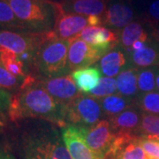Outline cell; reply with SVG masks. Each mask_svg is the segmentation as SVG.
Segmentation results:
<instances>
[{
	"instance_id": "1",
	"label": "cell",
	"mask_w": 159,
	"mask_h": 159,
	"mask_svg": "<svg viewBox=\"0 0 159 159\" xmlns=\"http://www.w3.org/2000/svg\"><path fill=\"white\" fill-rule=\"evenodd\" d=\"M64 104L55 100L37 83L33 75H29L20 90L12 94L9 110V120L19 122L25 119H40L66 126L63 119Z\"/></svg>"
},
{
	"instance_id": "2",
	"label": "cell",
	"mask_w": 159,
	"mask_h": 159,
	"mask_svg": "<svg viewBox=\"0 0 159 159\" xmlns=\"http://www.w3.org/2000/svg\"><path fill=\"white\" fill-rule=\"evenodd\" d=\"M28 122L19 131L16 150L20 159H72L57 125Z\"/></svg>"
},
{
	"instance_id": "3",
	"label": "cell",
	"mask_w": 159,
	"mask_h": 159,
	"mask_svg": "<svg viewBox=\"0 0 159 159\" xmlns=\"http://www.w3.org/2000/svg\"><path fill=\"white\" fill-rule=\"evenodd\" d=\"M71 41L57 38L51 31L38 46L29 75L35 78H55L65 76L70 68L68 50Z\"/></svg>"
},
{
	"instance_id": "4",
	"label": "cell",
	"mask_w": 159,
	"mask_h": 159,
	"mask_svg": "<svg viewBox=\"0 0 159 159\" xmlns=\"http://www.w3.org/2000/svg\"><path fill=\"white\" fill-rule=\"evenodd\" d=\"M28 33L53 31L62 11L60 3L53 0H6Z\"/></svg>"
},
{
	"instance_id": "5",
	"label": "cell",
	"mask_w": 159,
	"mask_h": 159,
	"mask_svg": "<svg viewBox=\"0 0 159 159\" xmlns=\"http://www.w3.org/2000/svg\"><path fill=\"white\" fill-rule=\"evenodd\" d=\"M46 34L47 33H20L0 29V47L16 53L24 63L29 75L35 51Z\"/></svg>"
},
{
	"instance_id": "6",
	"label": "cell",
	"mask_w": 159,
	"mask_h": 159,
	"mask_svg": "<svg viewBox=\"0 0 159 159\" xmlns=\"http://www.w3.org/2000/svg\"><path fill=\"white\" fill-rule=\"evenodd\" d=\"M100 102L90 96H82L64 104L63 119L65 125L90 127L96 125L102 116Z\"/></svg>"
},
{
	"instance_id": "7",
	"label": "cell",
	"mask_w": 159,
	"mask_h": 159,
	"mask_svg": "<svg viewBox=\"0 0 159 159\" xmlns=\"http://www.w3.org/2000/svg\"><path fill=\"white\" fill-rule=\"evenodd\" d=\"M87 127L66 125L61 130L63 141L72 159H102L91 150L85 139Z\"/></svg>"
},
{
	"instance_id": "8",
	"label": "cell",
	"mask_w": 159,
	"mask_h": 159,
	"mask_svg": "<svg viewBox=\"0 0 159 159\" xmlns=\"http://www.w3.org/2000/svg\"><path fill=\"white\" fill-rule=\"evenodd\" d=\"M35 80L51 97L62 104L72 102L81 95L71 75L55 78H35Z\"/></svg>"
},
{
	"instance_id": "9",
	"label": "cell",
	"mask_w": 159,
	"mask_h": 159,
	"mask_svg": "<svg viewBox=\"0 0 159 159\" xmlns=\"http://www.w3.org/2000/svg\"><path fill=\"white\" fill-rule=\"evenodd\" d=\"M115 134L111 129L110 122L102 119L96 125L87 127L85 134L86 142L93 152L104 159L114 141Z\"/></svg>"
},
{
	"instance_id": "10",
	"label": "cell",
	"mask_w": 159,
	"mask_h": 159,
	"mask_svg": "<svg viewBox=\"0 0 159 159\" xmlns=\"http://www.w3.org/2000/svg\"><path fill=\"white\" fill-rule=\"evenodd\" d=\"M104 55L83 40L77 38L71 41L68 50V65L70 71L89 67Z\"/></svg>"
},
{
	"instance_id": "11",
	"label": "cell",
	"mask_w": 159,
	"mask_h": 159,
	"mask_svg": "<svg viewBox=\"0 0 159 159\" xmlns=\"http://www.w3.org/2000/svg\"><path fill=\"white\" fill-rule=\"evenodd\" d=\"M138 138L133 135H115L104 159H149Z\"/></svg>"
},
{
	"instance_id": "12",
	"label": "cell",
	"mask_w": 159,
	"mask_h": 159,
	"mask_svg": "<svg viewBox=\"0 0 159 159\" xmlns=\"http://www.w3.org/2000/svg\"><path fill=\"white\" fill-rule=\"evenodd\" d=\"M88 26H89L88 16L66 13L61 11L57 18L53 33L58 39L73 41L77 39Z\"/></svg>"
},
{
	"instance_id": "13",
	"label": "cell",
	"mask_w": 159,
	"mask_h": 159,
	"mask_svg": "<svg viewBox=\"0 0 159 159\" xmlns=\"http://www.w3.org/2000/svg\"><path fill=\"white\" fill-rule=\"evenodd\" d=\"M78 38L83 40L103 55L108 51H112L119 42V35L116 32L101 26H88L82 30Z\"/></svg>"
},
{
	"instance_id": "14",
	"label": "cell",
	"mask_w": 159,
	"mask_h": 159,
	"mask_svg": "<svg viewBox=\"0 0 159 159\" xmlns=\"http://www.w3.org/2000/svg\"><path fill=\"white\" fill-rule=\"evenodd\" d=\"M142 111L135 106L109 119L111 129L115 135H133L138 137L142 119Z\"/></svg>"
},
{
	"instance_id": "15",
	"label": "cell",
	"mask_w": 159,
	"mask_h": 159,
	"mask_svg": "<svg viewBox=\"0 0 159 159\" xmlns=\"http://www.w3.org/2000/svg\"><path fill=\"white\" fill-rule=\"evenodd\" d=\"M134 11L131 6L122 1L109 4L102 14V24L113 29H124L134 20Z\"/></svg>"
},
{
	"instance_id": "16",
	"label": "cell",
	"mask_w": 159,
	"mask_h": 159,
	"mask_svg": "<svg viewBox=\"0 0 159 159\" xmlns=\"http://www.w3.org/2000/svg\"><path fill=\"white\" fill-rule=\"evenodd\" d=\"M109 0H65L60 3L63 12L83 16H102Z\"/></svg>"
},
{
	"instance_id": "17",
	"label": "cell",
	"mask_w": 159,
	"mask_h": 159,
	"mask_svg": "<svg viewBox=\"0 0 159 159\" xmlns=\"http://www.w3.org/2000/svg\"><path fill=\"white\" fill-rule=\"evenodd\" d=\"M80 93L89 94L97 87L102 79V73L98 67H85L74 70L71 74Z\"/></svg>"
},
{
	"instance_id": "18",
	"label": "cell",
	"mask_w": 159,
	"mask_h": 159,
	"mask_svg": "<svg viewBox=\"0 0 159 159\" xmlns=\"http://www.w3.org/2000/svg\"><path fill=\"white\" fill-rule=\"evenodd\" d=\"M138 71L139 70L135 67H129L122 70L118 74L116 81L118 91L121 96L136 99L135 97L140 95L137 81Z\"/></svg>"
},
{
	"instance_id": "19",
	"label": "cell",
	"mask_w": 159,
	"mask_h": 159,
	"mask_svg": "<svg viewBox=\"0 0 159 159\" xmlns=\"http://www.w3.org/2000/svg\"><path fill=\"white\" fill-rule=\"evenodd\" d=\"M132 64L136 67H150L159 66V46L148 41L146 46L137 51L129 53Z\"/></svg>"
},
{
	"instance_id": "20",
	"label": "cell",
	"mask_w": 159,
	"mask_h": 159,
	"mask_svg": "<svg viewBox=\"0 0 159 159\" xmlns=\"http://www.w3.org/2000/svg\"><path fill=\"white\" fill-rule=\"evenodd\" d=\"M135 100L136 99L128 98L121 95H111L100 98L98 101L100 102L102 113L111 119L135 105Z\"/></svg>"
},
{
	"instance_id": "21",
	"label": "cell",
	"mask_w": 159,
	"mask_h": 159,
	"mask_svg": "<svg viewBox=\"0 0 159 159\" xmlns=\"http://www.w3.org/2000/svg\"><path fill=\"white\" fill-rule=\"evenodd\" d=\"M120 43L122 47L128 53L131 47L137 41L148 42V33L145 31L141 23L137 21H132L130 24L125 26L120 33Z\"/></svg>"
},
{
	"instance_id": "22",
	"label": "cell",
	"mask_w": 159,
	"mask_h": 159,
	"mask_svg": "<svg viewBox=\"0 0 159 159\" xmlns=\"http://www.w3.org/2000/svg\"><path fill=\"white\" fill-rule=\"evenodd\" d=\"M0 64L18 78L26 79L29 76L24 63L17 54L2 47H0Z\"/></svg>"
},
{
	"instance_id": "23",
	"label": "cell",
	"mask_w": 159,
	"mask_h": 159,
	"mask_svg": "<svg viewBox=\"0 0 159 159\" xmlns=\"http://www.w3.org/2000/svg\"><path fill=\"white\" fill-rule=\"evenodd\" d=\"M125 65V57L122 51L112 50L107 52L100 60L102 74L107 77H113L119 74L120 69Z\"/></svg>"
},
{
	"instance_id": "24",
	"label": "cell",
	"mask_w": 159,
	"mask_h": 159,
	"mask_svg": "<svg viewBox=\"0 0 159 159\" xmlns=\"http://www.w3.org/2000/svg\"><path fill=\"white\" fill-rule=\"evenodd\" d=\"M0 29L28 33L6 0H0Z\"/></svg>"
},
{
	"instance_id": "25",
	"label": "cell",
	"mask_w": 159,
	"mask_h": 159,
	"mask_svg": "<svg viewBox=\"0 0 159 159\" xmlns=\"http://www.w3.org/2000/svg\"><path fill=\"white\" fill-rule=\"evenodd\" d=\"M138 137L159 140V115L142 112Z\"/></svg>"
},
{
	"instance_id": "26",
	"label": "cell",
	"mask_w": 159,
	"mask_h": 159,
	"mask_svg": "<svg viewBox=\"0 0 159 159\" xmlns=\"http://www.w3.org/2000/svg\"><path fill=\"white\" fill-rule=\"evenodd\" d=\"M135 106L142 112L159 115V93L152 91L140 94L135 100Z\"/></svg>"
},
{
	"instance_id": "27",
	"label": "cell",
	"mask_w": 159,
	"mask_h": 159,
	"mask_svg": "<svg viewBox=\"0 0 159 159\" xmlns=\"http://www.w3.org/2000/svg\"><path fill=\"white\" fill-rule=\"evenodd\" d=\"M118 91L117 81L112 77H103L100 80L99 84L89 93V96L97 99L103 98L113 95Z\"/></svg>"
},
{
	"instance_id": "28",
	"label": "cell",
	"mask_w": 159,
	"mask_h": 159,
	"mask_svg": "<svg viewBox=\"0 0 159 159\" xmlns=\"http://www.w3.org/2000/svg\"><path fill=\"white\" fill-rule=\"evenodd\" d=\"M25 79H20L9 73L0 64V89L14 94L20 90ZM12 94V93H11Z\"/></svg>"
},
{
	"instance_id": "29",
	"label": "cell",
	"mask_w": 159,
	"mask_h": 159,
	"mask_svg": "<svg viewBox=\"0 0 159 159\" xmlns=\"http://www.w3.org/2000/svg\"><path fill=\"white\" fill-rule=\"evenodd\" d=\"M138 89L140 94L152 92L156 89L155 69H142L138 71Z\"/></svg>"
},
{
	"instance_id": "30",
	"label": "cell",
	"mask_w": 159,
	"mask_h": 159,
	"mask_svg": "<svg viewBox=\"0 0 159 159\" xmlns=\"http://www.w3.org/2000/svg\"><path fill=\"white\" fill-rule=\"evenodd\" d=\"M12 94L0 89V126L6 123L9 119V110L11 106Z\"/></svg>"
},
{
	"instance_id": "31",
	"label": "cell",
	"mask_w": 159,
	"mask_h": 159,
	"mask_svg": "<svg viewBox=\"0 0 159 159\" xmlns=\"http://www.w3.org/2000/svg\"><path fill=\"white\" fill-rule=\"evenodd\" d=\"M139 143L141 144L144 151L148 157L159 158V140L158 139H148V138H138Z\"/></svg>"
},
{
	"instance_id": "32",
	"label": "cell",
	"mask_w": 159,
	"mask_h": 159,
	"mask_svg": "<svg viewBox=\"0 0 159 159\" xmlns=\"http://www.w3.org/2000/svg\"><path fill=\"white\" fill-rule=\"evenodd\" d=\"M148 15L150 20L155 24L159 21V0H156L149 6Z\"/></svg>"
},
{
	"instance_id": "33",
	"label": "cell",
	"mask_w": 159,
	"mask_h": 159,
	"mask_svg": "<svg viewBox=\"0 0 159 159\" xmlns=\"http://www.w3.org/2000/svg\"><path fill=\"white\" fill-rule=\"evenodd\" d=\"M0 159H16L10 148L2 142H0Z\"/></svg>"
},
{
	"instance_id": "34",
	"label": "cell",
	"mask_w": 159,
	"mask_h": 159,
	"mask_svg": "<svg viewBox=\"0 0 159 159\" xmlns=\"http://www.w3.org/2000/svg\"><path fill=\"white\" fill-rule=\"evenodd\" d=\"M151 35H152V38L153 40L157 43L159 44V25L157 26H155L154 27L153 30H152V33H151Z\"/></svg>"
},
{
	"instance_id": "35",
	"label": "cell",
	"mask_w": 159,
	"mask_h": 159,
	"mask_svg": "<svg viewBox=\"0 0 159 159\" xmlns=\"http://www.w3.org/2000/svg\"><path fill=\"white\" fill-rule=\"evenodd\" d=\"M155 75H156V88L159 91V67L155 69Z\"/></svg>"
},
{
	"instance_id": "36",
	"label": "cell",
	"mask_w": 159,
	"mask_h": 159,
	"mask_svg": "<svg viewBox=\"0 0 159 159\" xmlns=\"http://www.w3.org/2000/svg\"><path fill=\"white\" fill-rule=\"evenodd\" d=\"M149 159H159V158H155V157H149Z\"/></svg>"
}]
</instances>
